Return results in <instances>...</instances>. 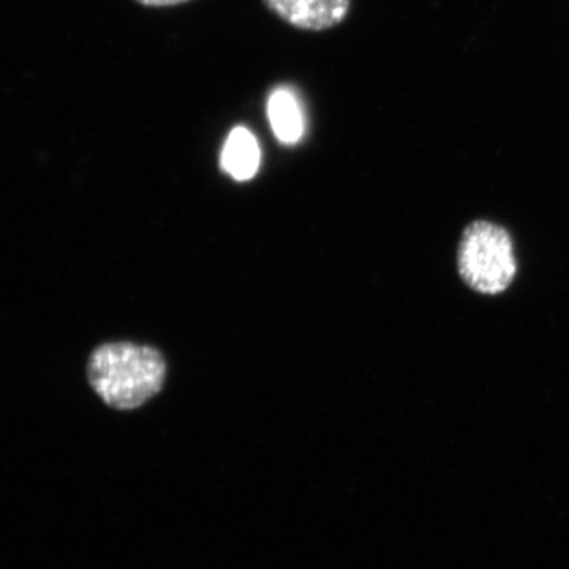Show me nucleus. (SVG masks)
Masks as SVG:
<instances>
[{
    "label": "nucleus",
    "instance_id": "f257e3e1",
    "mask_svg": "<svg viewBox=\"0 0 569 569\" xmlns=\"http://www.w3.org/2000/svg\"><path fill=\"white\" fill-rule=\"evenodd\" d=\"M88 378L107 406L134 410L159 395L167 378V362L152 347L104 343L89 358Z\"/></svg>",
    "mask_w": 569,
    "mask_h": 569
},
{
    "label": "nucleus",
    "instance_id": "f03ea898",
    "mask_svg": "<svg viewBox=\"0 0 569 569\" xmlns=\"http://www.w3.org/2000/svg\"><path fill=\"white\" fill-rule=\"evenodd\" d=\"M458 268L471 290L503 293L518 272L511 236L500 224L486 220L468 224L460 239Z\"/></svg>",
    "mask_w": 569,
    "mask_h": 569
},
{
    "label": "nucleus",
    "instance_id": "7ed1b4c3",
    "mask_svg": "<svg viewBox=\"0 0 569 569\" xmlns=\"http://www.w3.org/2000/svg\"><path fill=\"white\" fill-rule=\"evenodd\" d=\"M266 9L291 28L323 32L342 24L351 0H263Z\"/></svg>",
    "mask_w": 569,
    "mask_h": 569
},
{
    "label": "nucleus",
    "instance_id": "20e7f679",
    "mask_svg": "<svg viewBox=\"0 0 569 569\" xmlns=\"http://www.w3.org/2000/svg\"><path fill=\"white\" fill-rule=\"evenodd\" d=\"M260 146L246 127H234L224 141L222 168L236 181H249L260 168Z\"/></svg>",
    "mask_w": 569,
    "mask_h": 569
},
{
    "label": "nucleus",
    "instance_id": "39448f33",
    "mask_svg": "<svg viewBox=\"0 0 569 569\" xmlns=\"http://www.w3.org/2000/svg\"><path fill=\"white\" fill-rule=\"evenodd\" d=\"M268 118L277 140L293 146L305 134V114L295 93L288 89H276L269 96Z\"/></svg>",
    "mask_w": 569,
    "mask_h": 569
},
{
    "label": "nucleus",
    "instance_id": "423d86ee",
    "mask_svg": "<svg viewBox=\"0 0 569 569\" xmlns=\"http://www.w3.org/2000/svg\"><path fill=\"white\" fill-rule=\"evenodd\" d=\"M144 7H174L181 3L190 2V0H134Z\"/></svg>",
    "mask_w": 569,
    "mask_h": 569
}]
</instances>
